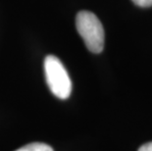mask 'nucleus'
Masks as SVG:
<instances>
[{
    "label": "nucleus",
    "instance_id": "1",
    "mask_svg": "<svg viewBox=\"0 0 152 151\" xmlns=\"http://www.w3.org/2000/svg\"><path fill=\"white\" fill-rule=\"evenodd\" d=\"M77 33L90 52L100 53L104 48V28L99 19L91 12L80 11L76 18Z\"/></svg>",
    "mask_w": 152,
    "mask_h": 151
},
{
    "label": "nucleus",
    "instance_id": "2",
    "mask_svg": "<svg viewBox=\"0 0 152 151\" xmlns=\"http://www.w3.org/2000/svg\"><path fill=\"white\" fill-rule=\"evenodd\" d=\"M46 82L51 92L60 99H67L72 92V82L62 62L56 56L48 55L44 60Z\"/></svg>",
    "mask_w": 152,
    "mask_h": 151
},
{
    "label": "nucleus",
    "instance_id": "4",
    "mask_svg": "<svg viewBox=\"0 0 152 151\" xmlns=\"http://www.w3.org/2000/svg\"><path fill=\"white\" fill-rule=\"evenodd\" d=\"M132 1L140 7H150L152 6V0H132Z\"/></svg>",
    "mask_w": 152,
    "mask_h": 151
},
{
    "label": "nucleus",
    "instance_id": "5",
    "mask_svg": "<svg viewBox=\"0 0 152 151\" xmlns=\"http://www.w3.org/2000/svg\"><path fill=\"white\" fill-rule=\"evenodd\" d=\"M138 151H152V141L141 145L140 147V149H138Z\"/></svg>",
    "mask_w": 152,
    "mask_h": 151
},
{
    "label": "nucleus",
    "instance_id": "3",
    "mask_svg": "<svg viewBox=\"0 0 152 151\" xmlns=\"http://www.w3.org/2000/svg\"><path fill=\"white\" fill-rule=\"evenodd\" d=\"M15 151H54L51 146L42 142H33Z\"/></svg>",
    "mask_w": 152,
    "mask_h": 151
}]
</instances>
